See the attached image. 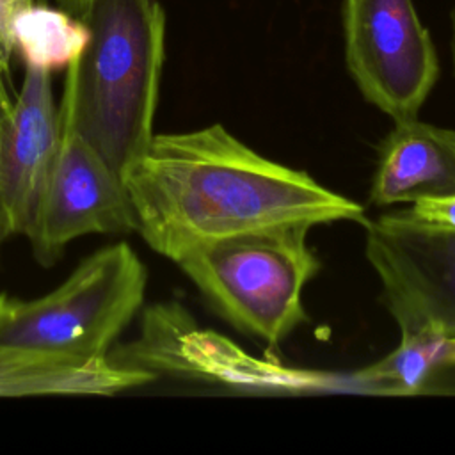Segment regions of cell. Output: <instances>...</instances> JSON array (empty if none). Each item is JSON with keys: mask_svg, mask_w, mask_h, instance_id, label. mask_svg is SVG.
Here are the masks:
<instances>
[{"mask_svg": "<svg viewBox=\"0 0 455 455\" xmlns=\"http://www.w3.org/2000/svg\"><path fill=\"white\" fill-rule=\"evenodd\" d=\"M34 4V0H0V37L7 48V52L12 55V23L20 12L28 9Z\"/></svg>", "mask_w": 455, "mask_h": 455, "instance_id": "cell-14", "label": "cell"}, {"mask_svg": "<svg viewBox=\"0 0 455 455\" xmlns=\"http://www.w3.org/2000/svg\"><path fill=\"white\" fill-rule=\"evenodd\" d=\"M9 238V233L5 231V226H4V222H2V219H0V249H2V245H4V242Z\"/></svg>", "mask_w": 455, "mask_h": 455, "instance_id": "cell-18", "label": "cell"}, {"mask_svg": "<svg viewBox=\"0 0 455 455\" xmlns=\"http://www.w3.org/2000/svg\"><path fill=\"white\" fill-rule=\"evenodd\" d=\"M451 62H453V73H455V9L451 14Z\"/></svg>", "mask_w": 455, "mask_h": 455, "instance_id": "cell-17", "label": "cell"}, {"mask_svg": "<svg viewBox=\"0 0 455 455\" xmlns=\"http://www.w3.org/2000/svg\"><path fill=\"white\" fill-rule=\"evenodd\" d=\"M9 60H11V53L7 52L2 37H0V133L4 130V124L11 114V107H12V100L9 98L7 92V84L5 78L9 75Z\"/></svg>", "mask_w": 455, "mask_h": 455, "instance_id": "cell-15", "label": "cell"}, {"mask_svg": "<svg viewBox=\"0 0 455 455\" xmlns=\"http://www.w3.org/2000/svg\"><path fill=\"white\" fill-rule=\"evenodd\" d=\"M124 185L135 231L174 263L197 245L249 231L368 222L359 203L268 160L219 123L155 133Z\"/></svg>", "mask_w": 455, "mask_h": 455, "instance_id": "cell-1", "label": "cell"}, {"mask_svg": "<svg viewBox=\"0 0 455 455\" xmlns=\"http://www.w3.org/2000/svg\"><path fill=\"white\" fill-rule=\"evenodd\" d=\"M309 229L297 224L228 236L190 249L176 265L217 315L277 347L307 320L302 291L320 270Z\"/></svg>", "mask_w": 455, "mask_h": 455, "instance_id": "cell-3", "label": "cell"}, {"mask_svg": "<svg viewBox=\"0 0 455 455\" xmlns=\"http://www.w3.org/2000/svg\"><path fill=\"white\" fill-rule=\"evenodd\" d=\"M57 4H59L60 9H64L69 14H73V16L82 20L89 12V9L94 4V0H57Z\"/></svg>", "mask_w": 455, "mask_h": 455, "instance_id": "cell-16", "label": "cell"}, {"mask_svg": "<svg viewBox=\"0 0 455 455\" xmlns=\"http://www.w3.org/2000/svg\"><path fill=\"white\" fill-rule=\"evenodd\" d=\"M347 68L364 96L393 123L418 117L439 60L412 0H345Z\"/></svg>", "mask_w": 455, "mask_h": 455, "instance_id": "cell-5", "label": "cell"}, {"mask_svg": "<svg viewBox=\"0 0 455 455\" xmlns=\"http://www.w3.org/2000/svg\"><path fill=\"white\" fill-rule=\"evenodd\" d=\"M364 229L366 259L398 329L455 336V231L425 224L409 210L379 215Z\"/></svg>", "mask_w": 455, "mask_h": 455, "instance_id": "cell-6", "label": "cell"}, {"mask_svg": "<svg viewBox=\"0 0 455 455\" xmlns=\"http://www.w3.org/2000/svg\"><path fill=\"white\" fill-rule=\"evenodd\" d=\"M455 194V130L418 117L396 121L379 146L370 187L377 206Z\"/></svg>", "mask_w": 455, "mask_h": 455, "instance_id": "cell-9", "label": "cell"}, {"mask_svg": "<svg viewBox=\"0 0 455 455\" xmlns=\"http://www.w3.org/2000/svg\"><path fill=\"white\" fill-rule=\"evenodd\" d=\"M60 137L37 222L28 236L34 258L48 267L84 235L135 231L123 176L80 133L69 108L59 103Z\"/></svg>", "mask_w": 455, "mask_h": 455, "instance_id": "cell-7", "label": "cell"}, {"mask_svg": "<svg viewBox=\"0 0 455 455\" xmlns=\"http://www.w3.org/2000/svg\"><path fill=\"white\" fill-rule=\"evenodd\" d=\"M407 210L414 219L425 224L455 231V194L437 199H423L411 204Z\"/></svg>", "mask_w": 455, "mask_h": 455, "instance_id": "cell-13", "label": "cell"}, {"mask_svg": "<svg viewBox=\"0 0 455 455\" xmlns=\"http://www.w3.org/2000/svg\"><path fill=\"white\" fill-rule=\"evenodd\" d=\"M450 368H455V336L423 327L400 331L396 348L357 371L354 380L373 393L416 395Z\"/></svg>", "mask_w": 455, "mask_h": 455, "instance_id": "cell-11", "label": "cell"}, {"mask_svg": "<svg viewBox=\"0 0 455 455\" xmlns=\"http://www.w3.org/2000/svg\"><path fill=\"white\" fill-rule=\"evenodd\" d=\"M82 21L89 41L66 69L60 103L124 180L155 137L165 12L158 0H94Z\"/></svg>", "mask_w": 455, "mask_h": 455, "instance_id": "cell-2", "label": "cell"}, {"mask_svg": "<svg viewBox=\"0 0 455 455\" xmlns=\"http://www.w3.org/2000/svg\"><path fill=\"white\" fill-rule=\"evenodd\" d=\"M60 114L52 71L25 64L21 91L0 133V219L9 236H30L53 169Z\"/></svg>", "mask_w": 455, "mask_h": 455, "instance_id": "cell-8", "label": "cell"}, {"mask_svg": "<svg viewBox=\"0 0 455 455\" xmlns=\"http://www.w3.org/2000/svg\"><path fill=\"white\" fill-rule=\"evenodd\" d=\"M12 50L23 64H34L50 71L68 69L84 52L89 41L85 21L64 9L30 5L20 12L11 32Z\"/></svg>", "mask_w": 455, "mask_h": 455, "instance_id": "cell-12", "label": "cell"}, {"mask_svg": "<svg viewBox=\"0 0 455 455\" xmlns=\"http://www.w3.org/2000/svg\"><path fill=\"white\" fill-rule=\"evenodd\" d=\"M148 270L126 242L98 249L52 291L0 293V345L82 359L108 357L140 311Z\"/></svg>", "mask_w": 455, "mask_h": 455, "instance_id": "cell-4", "label": "cell"}, {"mask_svg": "<svg viewBox=\"0 0 455 455\" xmlns=\"http://www.w3.org/2000/svg\"><path fill=\"white\" fill-rule=\"evenodd\" d=\"M153 371L112 355L82 359L0 345V398L43 395H116L153 382Z\"/></svg>", "mask_w": 455, "mask_h": 455, "instance_id": "cell-10", "label": "cell"}]
</instances>
